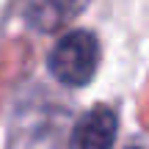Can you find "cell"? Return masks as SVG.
Listing matches in <instances>:
<instances>
[{
	"label": "cell",
	"instance_id": "obj_1",
	"mask_svg": "<svg viewBox=\"0 0 149 149\" xmlns=\"http://www.w3.org/2000/svg\"><path fill=\"white\" fill-rule=\"evenodd\" d=\"M100 64V44L91 31H72L64 39H58L53 50H50L47 66L53 77L64 86L80 88L86 86L97 72Z\"/></svg>",
	"mask_w": 149,
	"mask_h": 149
},
{
	"label": "cell",
	"instance_id": "obj_2",
	"mask_svg": "<svg viewBox=\"0 0 149 149\" xmlns=\"http://www.w3.org/2000/svg\"><path fill=\"white\" fill-rule=\"evenodd\" d=\"M116 127H119V119L113 108L97 105L77 119L66 149H111L113 138H116Z\"/></svg>",
	"mask_w": 149,
	"mask_h": 149
},
{
	"label": "cell",
	"instance_id": "obj_3",
	"mask_svg": "<svg viewBox=\"0 0 149 149\" xmlns=\"http://www.w3.org/2000/svg\"><path fill=\"white\" fill-rule=\"evenodd\" d=\"M86 3L88 0H31L28 3V22L44 33L58 31L86 8Z\"/></svg>",
	"mask_w": 149,
	"mask_h": 149
},
{
	"label": "cell",
	"instance_id": "obj_4",
	"mask_svg": "<svg viewBox=\"0 0 149 149\" xmlns=\"http://www.w3.org/2000/svg\"><path fill=\"white\" fill-rule=\"evenodd\" d=\"M130 149H141V146H130Z\"/></svg>",
	"mask_w": 149,
	"mask_h": 149
}]
</instances>
